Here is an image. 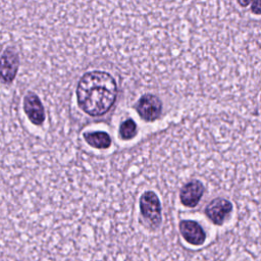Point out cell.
Here are the masks:
<instances>
[{
  "label": "cell",
  "mask_w": 261,
  "mask_h": 261,
  "mask_svg": "<svg viewBox=\"0 0 261 261\" xmlns=\"http://www.w3.org/2000/svg\"><path fill=\"white\" fill-rule=\"evenodd\" d=\"M117 86L112 75L106 71L86 72L79 81L76 98L79 106L91 116L106 113L114 104Z\"/></svg>",
  "instance_id": "1"
},
{
  "label": "cell",
  "mask_w": 261,
  "mask_h": 261,
  "mask_svg": "<svg viewBox=\"0 0 261 261\" xmlns=\"http://www.w3.org/2000/svg\"><path fill=\"white\" fill-rule=\"evenodd\" d=\"M140 214L143 224L150 230H156L162 223V206L154 191H145L139 199Z\"/></svg>",
  "instance_id": "2"
},
{
  "label": "cell",
  "mask_w": 261,
  "mask_h": 261,
  "mask_svg": "<svg viewBox=\"0 0 261 261\" xmlns=\"http://www.w3.org/2000/svg\"><path fill=\"white\" fill-rule=\"evenodd\" d=\"M232 210L233 206L229 200L223 197H216L206 205L204 212L206 217L214 225L221 226L229 217Z\"/></svg>",
  "instance_id": "3"
},
{
  "label": "cell",
  "mask_w": 261,
  "mask_h": 261,
  "mask_svg": "<svg viewBox=\"0 0 261 261\" xmlns=\"http://www.w3.org/2000/svg\"><path fill=\"white\" fill-rule=\"evenodd\" d=\"M19 58L16 50L8 47L0 56V81L5 84H11L17 73Z\"/></svg>",
  "instance_id": "4"
},
{
  "label": "cell",
  "mask_w": 261,
  "mask_h": 261,
  "mask_svg": "<svg viewBox=\"0 0 261 261\" xmlns=\"http://www.w3.org/2000/svg\"><path fill=\"white\" fill-rule=\"evenodd\" d=\"M205 193V186L199 179H191L179 190V201L188 208H195Z\"/></svg>",
  "instance_id": "5"
},
{
  "label": "cell",
  "mask_w": 261,
  "mask_h": 261,
  "mask_svg": "<svg viewBox=\"0 0 261 261\" xmlns=\"http://www.w3.org/2000/svg\"><path fill=\"white\" fill-rule=\"evenodd\" d=\"M178 229L184 240L192 246H202L206 241V232L203 226L196 220H180L178 222Z\"/></svg>",
  "instance_id": "6"
},
{
  "label": "cell",
  "mask_w": 261,
  "mask_h": 261,
  "mask_svg": "<svg viewBox=\"0 0 261 261\" xmlns=\"http://www.w3.org/2000/svg\"><path fill=\"white\" fill-rule=\"evenodd\" d=\"M136 109L144 120L153 121L161 115L162 103L157 96L146 94L140 98L136 105Z\"/></svg>",
  "instance_id": "7"
},
{
  "label": "cell",
  "mask_w": 261,
  "mask_h": 261,
  "mask_svg": "<svg viewBox=\"0 0 261 261\" xmlns=\"http://www.w3.org/2000/svg\"><path fill=\"white\" fill-rule=\"evenodd\" d=\"M23 110L28 118L35 125H41L45 120V110L40 98L29 92L23 98Z\"/></svg>",
  "instance_id": "8"
},
{
  "label": "cell",
  "mask_w": 261,
  "mask_h": 261,
  "mask_svg": "<svg viewBox=\"0 0 261 261\" xmlns=\"http://www.w3.org/2000/svg\"><path fill=\"white\" fill-rule=\"evenodd\" d=\"M84 139L91 147L96 149H107L111 145V138L105 132L85 133Z\"/></svg>",
  "instance_id": "9"
},
{
  "label": "cell",
  "mask_w": 261,
  "mask_h": 261,
  "mask_svg": "<svg viewBox=\"0 0 261 261\" xmlns=\"http://www.w3.org/2000/svg\"><path fill=\"white\" fill-rule=\"evenodd\" d=\"M137 134V124L133 119H126L120 124L119 135L122 140H129Z\"/></svg>",
  "instance_id": "10"
},
{
  "label": "cell",
  "mask_w": 261,
  "mask_h": 261,
  "mask_svg": "<svg viewBox=\"0 0 261 261\" xmlns=\"http://www.w3.org/2000/svg\"><path fill=\"white\" fill-rule=\"evenodd\" d=\"M252 11H253L255 14H257V15L260 13V0H255V1L253 2Z\"/></svg>",
  "instance_id": "11"
},
{
  "label": "cell",
  "mask_w": 261,
  "mask_h": 261,
  "mask_svg": "<svg viewBox=\"0 0 261 261\" xmlns=\"http://www.w3.org/2000/svg\"><path fill=\"white\" fill-rule=\"evenodd\" d=\"M252 1H253V0H238V3H239L241 6L246 7V6H248Z\"/></svg>",
  "instance_id": "12"
},
{
  "label": "cell",
  "mask_w": 261,
  "mask_h": 261,
  "mask_svg": "<svg viewBox=\"0 0 261 261\" xmlns=\"http://www.w3.org/2000/svg\"><path fill=\"white\" fill-rule=\"evenodd\" d=\"M237 261H250V260L247 259V258H242V259H239V260H237Z\"/></svg>",
  "instance_id": "13"
}]
</instances>
